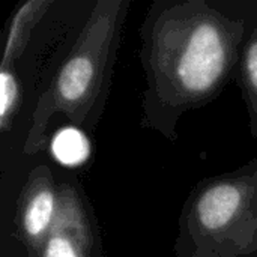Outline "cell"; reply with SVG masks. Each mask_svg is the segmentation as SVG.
<instances>
[{"instance_id":"obj_6","label":"cell","mask_w":257,"mask_h":257,"mask_svg":"<svg viewBox=\"0 0 257 257\" xmlns=\"http://www.w3.org/2000/svg\"><path fill=\"white\" fill-rule=\"evenodd\" d=\"M53 5L54 0H27L14 11L6 30L0 66H15L29 45L33 29Z\"/></svg>"},{"instance_id":"obj_3","label":"cell","mask_w":257,"mask_h":257,"mask_svg":"<svg viewBox=\"0 0 257 257\" xmlns=\"http://www.w3.org/2000/svg\"><path fill=\"white\" fill-rule=\"evenodd\" d=\"M175 257H257V157L202 179L184 202Z\"/></svg>"},{"instance_id":"obj_2","label":"cell","mask_w":257,"mask_h":257,"mask_svg":"<svg viewBox=\"0 0 257 257\" xmlns=\"http://www.w3.org/2000/svg\"><path fill=\"white\" fill-rule=\"evenodd\" d=\"M130 8L131 0H98L93 5L74 45L33 107L23 154L30 157L48 148V128L57 116L86 131L96 126Z\"/></svg>"},{"instance_id":"obj_8","label":"cell","mask_w":257,"mask_h":257,"mask_svg":"<svg viewBox=\"0 0 257 257\" xmlns=\"http://www.w3.org/2000/svg\"><path fill=\"white\" fill-rule=\"evenodd\" d=\"M50 149L56 161L68 167H75L87 160L90 154V143L80 128L66 126L54 134Z\"/></svg>"},{"instance_id":"obj_1","label":"cell","mask_w":257,"mask_h":257,"mask_svg":"<svg viewBox=\"0 0 257 257\" xmlns=\"http://www.w3.org/2000/svg\"><path fill=\"white\" fill-rule=\"evenodd\" d=\"M257 0H155L140 26V125L178 140L181 119L215 101L236 71Z\"/></svg>"},{"instance_id":"obj_9","label":"cell","mask_w":257,"mask_h":257,"mask_svg":"<svg viewBox=\"0 0 257 257\" xmlns=\"http://www.w3.org/2000/svg\"><path fill=\"white\" fill-rule=\"evenodd\" d=\"M21 102V87L15 66H0V130L8 133Z\"/></svg>"},{"instance_id":"obj_7","label":"cell","mask_w":257,"mask_h":257,"mask_svg":"<svg viewBox=\"0 0 257 257\" xmlns=\"http://www.w3.org/2000/svg\"><path fill=\"white\" fill-rule=\"evenodd\" d=\"M235 80L245 102L250 134L257 139V15L244 42Z\"/></svg>"},{"instance_id":"obj_4","label":"cell","mask_w":257,"mask_h":257,"mask_svg":"<svg viewBox=\"0 0 257 257\" xmlns=\"http://www.w3.org/2000/svg\"><path fill=\"white\" fill-rule=\"evenodd\" d=\"M30 257H102L92 212L74 184L62 182L59 185L54 223Z\"/></svg>"},{"instance_id":"obj_5","label":"cell","mask_w":257,"mask_h":257,"mask_svg":"<svg viewBox=\"0 0 257 257\" xmlns=\"http://www.w3.org/2000/svg\"><path fill=\"white\" fill-rule=\"evenodd\" d=\"M59 206V185L48 166L30 170L20 191L15 209V233L32 256L50 232Z\"/></svg>"}]
</instances>
